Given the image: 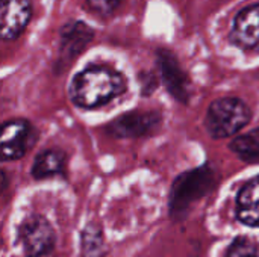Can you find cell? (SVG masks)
Listing matches in <instances>:
<instances>
[{
	"instance_id": "obj_9",
	"label": "cell",
	"mask_w": 259,
	"mask_h": 257,
	"mask_svg": "<svg viewBox=\"0 0 259 257\" xmlns=\"http://www.w3.org/2000/svg\"><path fill=\"white\" fill-rule=\"evenodd\" d=\"M237 217L249 227H259V176L249 180L238 192Z\"/></svg>"
},
{
	"instance_id": "obj_4",
	"label": "cell",
	"mask_w": 259,
	"mask_h": 257,
	"mask_svg": "<svg viewBox=\"0 0 259 257\" xmlns=\"http://www.w3.org/2000/svg\"><path fill=\"white\" fill-rule=\"evenodd\" d=\"M32 17L30 0L0 2V35L5 41L15 39L27 27Z\"/></svg>"
},
{
	"instance_id": "obj_7",
	"label": "cell",
	"mask_w": 259,
	"mask_h": 257,
	"mask_svg": "<svg viewBox=\"0 0 259 257\" xmlns=\"http://www.w3.org/2000/svg\"><path fill=\"white\" fill-rule=\"evenodd\" d=\"M61 58L74 59L93 39V29L82 21H70L61 29Z\"/></svg>"
},
{
	"instance_id": "obj_11",
	"label": "cell",
	"mask_w": 259,
	"mask_h": 257,
	"mask_svg": "<svg viewBox=\"0 0 259 257\" xmlns=\"http://www.w3.org/2000/svg\"><path fill=\"white\" fill-rule=\"evenodd\" d=\"M65 167V156L59 150H46L35 158L32 176L35 179H47L61 174Z\"/></svg>"
},
{
	"instance_id": "obj_14",
	"label": "cell",
	"mask_w": 259,
	"mask_h": 257,
	"mask_svg": "<svg viewBox=\"0 0 259 257\" xmlns=\"http://www.w3.org/2000/svg\"><path fill=\"white\" fill-rule=\"evenodd\" d=\"M118 3H120V0H87L88 9L100 17L111 15L117 9Z\"/></svg>"
},
{
	"instance_id": "obj_5",
	"label": "cell",
	"mask_w": 259,
	"mask_h": 257,
	"mask_svg": "<svg viewBox=\"0 0 259 257\" xmlns=\"http://www.w3.org/2000/svg\"><path fill=\"white\" fill-rule=\"evenodd\" d=\"M231 41L243 50H259V3L238 12L231 30Z\"/></svg>"
},
{
	"instance_id": "obj_12",
	"label": "cell",
	"mask_w": 259,
	"mask_h": 257,
	"mask_svg": "<svg viewBox=\"0 0 259 257\" xmlns=\"http://www.w3.org/2000/svg\"><path fill=\"white\" fill-rule=\"evenodd\" d=\"M231 150L247 162H259V129L235 138Z\"/></svg>"
},
{
	"instance_id": "obj_6",
	"label": "cell",
	"mask_w": 259,
	"mask_h": 257,
	"mask_svg": "<svg viewBox=\"0 0 259 257\" xmlns=\"http://www.w3.org/2000/svg\"><path fill=\"white\" fill-rule=\"evenodd\" d=\"M32 129L26 120H11L2 127V158L17 161L24 156Z\"/></svg>"
},
{
	"instance_id": "obj_1",
	"label": "cell",
	"mask_w": 259,
	"mask_h": 257,
	"mask_svg": "<svg viewBox=\"0 0 259 257\" xmlns=\"http://www.w3.org/2000/svg\"><path fill=\"white\" fill-rule=\"evenodd\" d=\"M126 86V77L117 70L105 65H91L73 77L70 97L79 108L96 109L121 95Z\"/></svg>"
},
{
	"instance_id": "obj_10",
	"label": "cell",
	"mask_w": 259,
	"mask_h": 257,
	"mask_svg": "<svg viewBox=\"0 0 259 257\" xmlns=\"http://www.w3.org/2000/svg\"><path fill=\"white\" fill-rule=\"evenodd\" d=\"M158 123L159 117L155 112H131L115 120L114 124L111 126V132L117 136H141L144 133L152 132Z\"/></svg>"
},
{
	"instance_id": "obj_2",
	"label": "cell",
	"mask_w": 259,
	"mask_h": 257,
	"mask_svg": "<svg viewBox=\"0 0 259 257\" xmlns=\"http://www.w3.org/2000/svg\"><path fill=\"white\" fill-rule=\"evenodd\" d=\"M252 118L249 106L235 97L219 98L211 103L205 127L212 138H228L240 132Z\"/></svg>"
},
{
	"instance_id": "obj_8",
	"label": "cell",
	"mask_w": 259,
	"mask_h": 257,
	"mask_svg": "<svg viewBox=\"0 0 259 257\" xmlns=\"http://www.w3.org/2000/svg\"><path fill=\"white\" fill-rule=\"evenodd\" d=\"M158 59H159L162 79H164L168 91L178 100L187 101V98H188V80H187L184 71L181 70L178 61L175 59V56L168 52L159 50Z\"/></svg>"
},
{
	"instance_id": "obj_3",
	"label": "cell",
	"mask_w": 259,
	"mask_h": 257,
	"mask_svg": "<svg viewBox=\"0 0 259 257\" xmlns=\"http://www.w3.org/2000/svg\"><path fill=\"white\" fill-rule=\"evenodd\" d=\"M18 238L27 257H41L50 253L56 239L50 223L39 215H33L21 224Z\"/></svg>"
},
{
	"instance_id": "obj_13",
	"label": "cell",
	"mask_w": 259,
	"mask_h": 257,
	"mask_svg": "<svg viewBox=\"0 0 259 257\" xmlns=\"http://www.w3.org/2000/svg\"><path fill=\"white\" fill-rule=\"evenodd\" d=\"M225 257H259V250L250 239L237 238L228 248Z\"/></svg>"
}]
</instances>
